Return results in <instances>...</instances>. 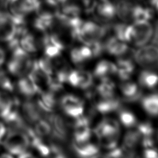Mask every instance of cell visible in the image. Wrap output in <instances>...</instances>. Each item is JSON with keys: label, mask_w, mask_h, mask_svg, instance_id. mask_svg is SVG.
<instances>
[{"label": "cell", "mask_w": 158, "mask_h": 158, "mask_svg": "<svg viewBox=\"0 0 158 158\" xmlns=\"http://www.w3.org/2000/svg\"><path fill=\"white\" fill-rule=\"evenodd\" d=\"M33 129L35 132L42 138L49 137L52 134V127L50 123L43 118L34 124Z\"/></svg>", "instance_id": "obj_30"}, {"label": "cell", "mask_w": 158, "mask_h": 158, "mask_svg": "<svg viewBox=\"0 0 158 158\" xmlns=\"http://www.w3.org/2000/svg\"><path fill=\"white\" fill-rule=\"evenodd\" d=\"M141 106L143 110L151 116H158V94H151L141 99Z\"/></svg>", "instance_id": "obj_22"}, {"label": "cell", "mask_w": 158, "mask_h": 158, "mask_svg": "<svg viewBox=\"0 0 158 158\" xmlns=\"http://www.w3.org/2000/svg\"><path fill=\"white\" fill-rule=\"evenodd\" d=\"M153 13L149 9L143 6L135 5L132 13V20L134 22L149 21L152 18Z\"/></svg>", "instance_id": "obj_26"}, {"label": "cell", "mask_w": 158, "mask_h": 158, "mask_svg": "<svg viewBox=\"0 0 158 158\" xmlns=\"http://www.w3.org/2000/svg\"><path fill=\"white\" fill-rule=\"evenodd\" d=\"M116 75L122 81H127L131 77L135 70V65L128 57H119L117 61Z\"/></svg>", "instance_id": "obj_17"}, {"label": "cell", "mask_w": 158, "mask_h": 158, "mask_svg": "<svg viewBox=\"0 0 158 158\" xmlns=\"http://www.w3.org/2000/svg\"><path fill=\"white\" fill-rule=\"evenodd\" d=\"M94 83V76L91 73L84 70H77V88L86 90L91 88Z\"/></svg>", "instance_id": "obj_25"}, {"label": "cell", "mask_w": 158, "mask_h": 158, "mask_svg": "<svg viewBox=\"0 0 158 158\" xmlns=\"http://www.w3.org/2000/svg\"><path fill=\"white\" fill-rule=\"evenodd\" d=\"M90 123L88 117L84 115L75 118L73 123V141L81 142L90 140L92 134Z\"/></svg>", "instance_id": "obj_8"}, {"label": "cell", "mask_w": 158, "mask_h": 158, "mask_svg": "<svg viewBox=\"0 0 158 158\" xmlns=\"http://www.w3.org/2000/svg\"><path fill=\"white\" fill-rule=\"evenodd\" d=\"M36 61L38 66H39L40 70L44 73L45 74L48 75H51L54 74V67L50 58H48L47 56L42 57V58H40Z\"/></svg>", "instance_id": "obj_31"}, {"label": "cell", "mask_w": 158, "mask_h": 158, "mask_svg": "<svg viewBox=\"0 0 158 158\" xmlns=\"http://www.w3.org/2000/svg\"><path fill=\"white\" fill-rule=\"evenodd\" d=\"M10 52V55L6 62L7 73L10 76L17 78L28 75L35 61L32 60L30 54L19 45L11 49Z\"/></svg>", "instance_id": "obj_1"}, {"label": "cell", "mask_w": 158, "mask_h": 158, "mask_svg": "<svg viewBox=\"0 0 158 158\" xmlns=\"http://www.w3.org/2000/svg\"><path fill=\"white\" fill-rule=\"evenodd\" d=\"M1 13H2V12H1V11H0V15H1Z\"/></svg>", "instance_id": "obj_41"}, {"label": "cell", "mask_w": 158, "mask_h": 158, "mask_svg": "<svg viewBox=\"0 0 158 158\" xmlns=\"http://www.w3.org/2000/svg\"><path fill=\"white\" fill-rule=\"evenodd\" d=\"M20 106L22 116L30 125H34L48 114L40 107L37 101H34L31 98H27L22 104L20 103Z\"/></svg>", "instance_id": "obj_6"}, {"label": "cell", "mask_w": 158, "mask_h": 158, "mask_svg": "<svg viewBox=\"0 0 158 158\" xmlns=\"http://www.w3.org/2000/svg\"><path fill=\"white\" fill-rule=\"evenodd\" d=\"M72 148L78 158H94L100 154L99 147L90 140L81 142L73 141Z\"/></svg>", "instance_id": "obj_10"}, {"label": "cell", "mask_w": 158, "mask_h": 158, "mask_svg": "<svg viewBox=\"0 0 158 158\" xmlns=\"http://www.w3.org/2000/svg\"><path fill=\"white\" fill-rule=\"evenodd\" d=\"M0 91L13 93L15 91V84L13 82L7 71L0 68Z\"/></svg>", "instance_id": "obj_28"}, {"label": "cell", "mask_w": 158, "mask_h": 158, "mask_svg": "<svg viewBox=\"0 0 158 158\" xmlns=\"http://www.w3.org/2000/svg\"><path fill=\"white\" fill-rule=\"evenodd\" d=\"M121 105V101L115 96L107 98H97L95 100L94 107L98 113L107 114L118 110Z\"/></svg>", "instance_id": "obj_13"}, {"label": "cell", "mask_w": 158, "mask_h": 158, "mask_svg": "<svg viewBox=\"0 0 158 158\" xmlns=\"http://www.w3.org/2000/svg\"><path fill=\"white\" fill-rule=\"evenodd\" d=\"M135 61L141 66L158 69V45H150L134 52L133 54Z\"/></svg>", "instance_id": "obj_5"}, {"label": "cell", "mask_w": 158, "mask_h": 158, "mask_svg": "<svg viewBox=\"0 0 158 158\" xmlns=\"http://www.w3.org/2000/svg\"><path fill=\"white\" fill-rule=\"evenodd\" d=\"M2 144L6 152L13 156H18L27 151L30 146L28 135L25 132L20 131H7L2 141Z\"/></svg>", "instance_id": "obj_3"}, {"label": "cell", "mask_w": 158, "mask_h": 158, "mask_svg": "<svg viewBox=\"0 0 158 158\" xmlns=\"http://www.w3.org/2000/svg\"><path fill=\"white\" fill-rule=\"evenodd\" d=\"M70 59H71L73 64L78 66H81L86 63L82 56H81L80 47L73 48L71 50L70 52Z\"/></svg>", "instance_id": "obj_33"}, {"label": "cell", "mask_w": 158, "mask_h": 158, "mask_svg": "<svg viewBox=\"0 0 158 158\" xmlns=\"http://www.w3.org/2000/svg\"><path fill=\"white\" fill-rule=\"evenodd\" d=\"M116 15L124 22L132 20V13L135 5L130 2L121 0L115 4Z\"/></svg>", "instance_id": "obj_21"}, {"label": "cell", "mask_w": 158, "mask_h": 158, "mask_svg": "<svg viewBox=\"0 0 158 158\" xmlns=\"http://www.w3.org/2000/svg\"><path fill=\"white\" fill-rule=\"evenodd\" d=\"M45 118L50 123L52 128H53L54 134L58 136L63 141L66 142L69 133V125L65 119L59 114H54L53 112L49 113Z\"/></svg>", "instance_id": "obj_9"}, {"label": "cell", "mask_w": 158, "mask_h": 158, "mask_svg": "<svg viewBox=\"0 0 158 158\" xmlns=\"http://www.w3.org/2000/svg\"><path fill=\"white\" fill-rule=\"evenodd\" d=\"M137 129L142 137H154L155 130L151 122L145 121L137 124Z\"/></svg>", "instance_id": "obj_32"}, {"label": "cell", "mask_w": 158, "mask_h": 158, "mask_svg": "<svg viewBox=\"0 0 158 158\" xmlns=\"http://www.w3.org/2000/svg\"><path fill=\"white\" fill-rule=\"evenodd\" d=\"M94 134L98 139L105 136L121 132L120 125L116 120L106 118L100 121L94 128Z\"/></svg>", "instance_id": "obj_11"}, {"label": "cell", "mask_w": 158, "mask_h": 158, "mask_svg": "<svg viewBox=\"0 0 158 158\" xmlns=\"http://www.w3.org/2000/svg\"><path fill=\"white\" fill-rule=\"evenodd\" d=\"M124 100L128 102H134L137 101L141 98V91L137 84L135 82L128 81H123L120 85Z\"/></svg>", "instance_id": "obj_16"}, {"label": "cell", "mask_w": 158, "mask_h": 158, "mask_svg": "<svg viewBox=\"0 0 158 158\" xmlns=\"http://www.w3.org/2000/svg\"><path fill=\"white\" fill-rule=\"evenodd\" d=\"M10 92L0 91V119L3 120L20 106V102Z\"/></svg>", "instance_id": "obj_12"}, {"label": "cell", "mask_w": 158, "mask_h": 158, "mask_svg": "<svg viewBox=\"0 0 158 158\" xmlns=\"http://www.w3.org/2000/svg\"><path fill=\"white\" fill-rule=\"evenodd\" d=\"M45 1L50 6H59L66 4L69 0H45Z\"/></svg>", "instance_id": "obj_37"}, {"label": "cell", "mask_w": 158, "mask_h": 158, "mask_svg": "<svg viewBox=\"0 0 158 158\" xmlns=\"http://www.w3.org/2000/svg\"><path fill=\"white\" fill-rule=\"evenodd\" d=\"M117 67L114 63L107 60H102L95 67L94 75L100 80L104 79H111V76L116 75Z\"/></svg>", "instance_id": "obj_15"}, {"label": "cell", "mask_w": 158, "mask_h": 158, "mask_svg": "<svg viewBox=\"0 0 158 158\" xmlns=\"http://www.w3.org/2000/svg\"><path fill=\"white\" fill-rule=\"evenodd\" d=\"M139 81L143 88L154 89L158 85V74L152 70H143L139 74Z\"/></svg>", "instance_id": "obj_23"}, {"label": "cell", "mask_w": 158, "mask_h": 158, "mask_svg": "<svg viewBox=\"0 0 158 158\" xmlns=\"http://www.w3.org/2000/svg\"><path fill=\"white\" fill-rule=\"evenodd\" d=\"M56 21L55 15L50 13L43 12L35 19L34 26L36 29L42 33H46L48 30L52 29Z\"/></svg>", "instance_id": "obj_19"}, {"label": "cell", "mask_w": 158, "mask_h": 158, "mask_svg": "<svg viewBox=\"0 0 158 158\" xmlns=\"http://www.w3.org/2000/svg\"><path fill=\"white\" fill-rule=\"evenodd\" d=\"M119 138L120 133L105 136V137H102L98 139L100 143L99 144L102 148L107 150V151H110L111 149L118 147Z\"/></svg>", "instance_id": "obj_29"}, {"label": "cell", "mask_w": 158, "mask_h": 158, "mask_svg": "<svg viewBox=\"0 0 158 158\" xmlns=\"http://www.w3.org/2000/svg\"><path fill=\"white\" fill-rule=\"evenodd\" d=\"M157 29H158V25H157Z\"/></svg>", "instance_id": "obj_42"}, {"label": "cell", "mask_w": 158, "mask_h": 158, "mask_svg": "<svg viewBox=\"0 0 158 158\" xmlns=\"http://www.w3.org/2000/svg\"><path fill=\"white\" fill-rule=\"evenodd\" d=\"M154 35V29L149 21L134 22L127 25L125 31V42L131 43L136 47H142L148 43Z\"/></svg>", "instance_id": "obj_2"}, {"label": "cell", "mask_w": 158, "mask_h": 158, "mask_svg": "<svg viewBox=\"0 0 158 158\" xmlns=\"http://www.w3.org/2000/svg\"><path fill=\"white\" fill-rule=\"evenodd\" d=\"M17 90L21 96L27 98H31L38 94L36 86L28 75L18 78L17 83L15 84V91Z\"/></svg>", "instance_id": "obj_14"}, {"label": "cell", "mask_w": 158, "mask_h": 158, "mask_svg": "<svg viewBox=\"0 0 158 158\" xmlns=\"http://www.w3.org/2000/svg\"><path fill=\"white\" fill-rule=\"evenodd\" d=\"M115 84L111 79H104L101 80L98 86L96 88L98 96L102 98H107L115 96Z\"/></svg>", "instance_id": "obj_24"}, {"label": "cell", "mask_w": 158, "mask_h": 158, "mask_svg": "<svg viewBox=\"0 0 158 158\" xmlns=\"http://www.w3.org/2000/svg\"><path fill=\"white\" fill-rule=\"evenodd\" d=\"M7 132V128L6 125L2 120L0 119V143H2V141H3Z\"/></svg>", "instance_id": "obj_36"}, {"label": "cell", "mask_w": 158, "mask_h": 158, "mask_svg": "<svg viewBox=\"0 0 158 158\" xmlns=\"http://www.w3.org/2000/svg\"><path fill=\"white\" fill-rule=\"evenodd\" d=\"M0 158H15V157L13 155L9 154V152H3V153L0 154Z\"/></svg>", "instance_id": "obj_39"}, {"label": "cell", "mask_w": 158, "mask_h": 158, "mask_svg": "<svg viewBox=\"0 0 158 158\" xmlns=\"http://www.w3.org/2000/svg\"><path fill=\"white\" fill-rule=\"evenodd\" d=\"M142 156L143 158H158L157 149L152 148H144Z\"/></svg>", "instance_id": "obj_34"}, {"label": "cell", "mask_w": 158, "mask_h": 158, "mask_svg": "<svg viewBox=\"0 0 158 158\" xmlns=\"http://www.w3.org/2000/svg\"><path fill=\"white\" fill-rule=\"evenodd\" d=\"M119 120L121 124L127 128H132L137 124V120L132 111L127 110H119Z\"/></svg>", "instance_id": "obj_27"}, {"label": "cell", "mask_w": 158, "mask_h": 158, "mask_svg": "<svg viewBox=\"0 0 158 158\" xmlns=\"http://www.w3.org/2000/svg\"><path fill=\"white\" fill-rule=\"evenodd\" d=\"M141 135L137 129L130 130L123 137L122 148L127 152L135 154V149L141 143Z\"/></svg>", "instance_id": "obj_20"}, {"label": "cell", "mask_w": 158, "mask_h": 158, "mask_svg": "<svg viewBox=\"0 0 158 158\" xmlns=\"http://www.w3.org/2000/svg\"><path fill=\"white\" fill-rule=\"evenodd\" d=\"M106 27L107 26H100L91 21H83L76 31L75 39L86 45L100 41L105 34Z\"/></svg>", "instance_id": "obj_4"}, {"label": "cell", "mask_w": 158, "mask_h": 158, "mask_svg": "<svg viewBox=\"0 0 158 158\" xmlns=\"http://www.w3.org/2000/svg\"><path fill=\"white\" fill-rule=\"evenodd\" d=\"M96 14L103 20H110L116 16V6L109 0H101L96 3L95 9Z\"/></svg>", "instance_id": "obj_18"}, {"label": "cell", "mask_w": 158, "mask_h": 158, "mask_svg": "<svg viewBox=\"0 0 158 158\" xmlns=\"http://www.w3.org/2000/svg\"><path fill=\"white\" fill-rule=\"evenodd\" d=\"M61 107L66 116L77 118L83 115L84 102L80 98L73 94H66L60 100Z\"/></svg>", "instance_id": "obj_7"}, {"label": "cell", "mask_w": 158, "mask_h": 158, "mask_svg": "<svg viewBox=\"0 0 158 158\" xmlns=\"http://www.w3.org/2000/svg\"><path fill=\"white\" fill-rule=\"evenodd\" d=\"M157 138H158V131H157Z\"/></svg>", "instance_id": "obj_40"}, {"label": "cell", "mask_w": 158, "mask_h": 158, "mask_svg": "<svg viewBox=\"0 0 158 158\" xmlns=\"http://www.w3.org/2000/svg\"><path fill=\"white\" fill-rule=\"evenodd\" d=\"M7 58L6 51L0 43V68H2L4 65L6 64Z\"/></svg>", "instance_id": "obj_35"}, {"label": "cell", "mask_w": 158, "mask_h": 158, "mask_svg": "<svg viewBox=\"0 0 158 158\" xmlns=\"http://www.w3.org/2000/svg\"><path fill=\"white\" fill-rule=\"evenodd\" d=\"M18 158H36V157H35L34 155H32L31 152L26 151L23 152V153L20 154V155H18Z\"/></svg>", "instance_id": "obj_38"}]
</instances>
